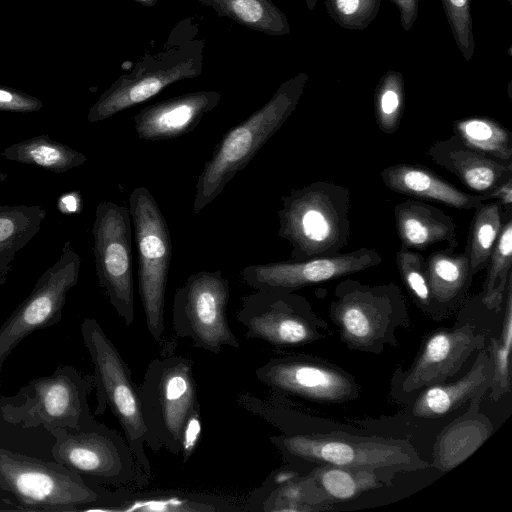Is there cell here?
Segmentation results:
<instances>
[{
	"mask_svg": "<svg viewBox=\"0 0 512 512\" xmlns=\"http://www.w3.org/2000/svg\"><path fill=\"white\" fill-rule=\"evenodd\" d=\"M139 388L147 446L189 455L200 432V405L191 359L163 353L147 366Z\"/></svg>",
	"mask_w": 512,
	"mask_h": 512,
	"instance_id": "6da1fadb",
	"label": "cell"
},
{
	"mask_svg": "<svg viewBox=\"0 0 512 512\" xmlns=\"http://www.w3.org/2000/svg\"><path fill=\"white\" fill-rule=\"evenodd\" d=\"M205 40L199 23L186 17L171 29L162 49L147 53L127 73H122L90 107L87 119L94 123L140 104L167 86L200 76L204 67Z\"/></svg>",
	"mask_w": 512,
	"mask_h": 512,
	"instance_id": "7a4b0ae2",
	"label": "cell"
},
{
	"mask_svg": "<svg viewBox=\"0 0 512 512\" xmlns=\"http://www.w3.org/2000/svg\"><path fill=\"white\" fill-rule=\"evenodd\" d=\"M308 80L301 72L281 83L272 97L216 144L195 186L193 213H200L243 170L295 110Z\"/></svg>",
	"mask_w": 512,
	"mask_h": 512,
	"instance_id": "3957f363",
	"label": "cell"
},
{
	"mask_svg": "<svg viewBox=\"0 0 512 512\" xmlns=\"http://www.w3.org/2000/svg\"><path fill=\"white\" fill-rule=\"evenodd\" d=\"M278 235L291 245L288 260L332 256L350 237L349 190L332 181H316L281 197Z\"/></svg>",
	"mask_w": 512,
	"mask_h": 512,
	"instance_id": "277c9868",
	"label": "cell"
},
{
	"mask_svg": "<svg viewBox=\"0 0 512 512\" xmlns=\"http://www.w3.org/2000/svg\"><path fill=\"white\" fill-rule=\"evenodd\" d=\"M84 346L93 364L97 404L94 416L109 408L120 424L135 461L138 488L151 479V464L145 451L148 434L143 421L139 388L132 372L98 321L86 317L80 326Z\"/></svg>",
	"mask_w": 512,
	"mask_h": 512,
	"instance_id": "5b68a950",
	"label": "cell"
},
{
	"mask_svg": "<svg viewBox=\"0 0 512 512\" xmlns=\"http://www.w3.org/2000/svg\"><path fill=\"white\" fill-rule=\"evenodd\" d=\"M0 492L15 511L78 512L101 505L106 490L55 460L0 447Z\"/></svg>",
	"mask_w": 512,
	"mask_h": 512,
	"instance_id": "8992f818",
	"label": "cell"
},
{
	"mask_svg": "<svg viewBox=\"0 0 512 512\" xmlns=\"http://www.w3.org/2000/svg\"><path fill=\"white\" fill-rule=\"evenodd\" d=\"M93 376L71 365L30 380L13 396L0 397V426L20 429H79L94 418L88 396Z\"/></svg>",
	"mask_w": 512,
	"mask_h": 512,
	"instance_id": "52a82bcc",
	"label": "cell"
},
{
	"mask_svg": "<svg viewBox=\"0 0 512 512\" xmlns=\"http://www.w3.org/2000/svg\"><path fill=\"white\" fill-rule=\"evenodd\" d=\"M281 432L270 436L269 440L288 460L392 472H411L429 467L409 442L402 439L296 430Z\"/></svg>",
	"mask_w": 512,
	"mask_h": 512,
	"instance_id": "ba28073f",
	"label": "cell"
},
{
	"mask_svg": "<svg viewBox=\"0 0 512 512\" xmlns=\"http://www.w3.org/2000/svg\"><path fill=\"white\" fill-rule=\"evenodd\" d=\"M138 255V285L146 326L155 342L164 335V304L172 242L165 217L156 200L144 186L129 196Z\"/></svg>",
	"mask_w": 512,
	"mask_h": 512,
	"instance_id": "9c48e42d",
	"label": "cell"
},
{
	"mask_svg": "<svg viewBox=\"0 0 512 512\" xmlns=\"http://www.w3.org/2000/svg\"><path fill=\"white\" fill-rule=\"evenodd\" d=\"M48 432L54 437L52 459L78 474L87 484L135 482V461L125 437L95 417L79 429L57 427Z\"/></svg>",
	"mask_w": 512,
	"mask_h": 512,
	"instance_id": "30bf717a",
	"label": "cell"
},
{
	"mask_svg": "<svg viewBox=\"0 0 512 512\" xmlns=\"http://www.w3.org/2000/svg\"><path fill=\"white\" fill-rule=\"evenodd\" d=\"M230 284L222 271H199L175 291L172 324L177 337L212 354L224 347L239 348L226 317Z\"/></svg>",
	"mask_w": 512,
	"mask_h": 512,
	"instance_id": "8fae6325",
	"label": "cell"
},
{
	"mask_svg": "<svg viewBox=\"0 0 512 512\" xmlns=\"http://www.w3.org/2000/svg\"><path fill=\"white\" fill-rule=\"evenodd\" d=\"M334 294L331 318L342 340L353 348L376 351L392 324L407 320L403 295L394 282L371 286L346 279L336 286Z\"/></svg>",
	"mask_w": 512,
	"mask_h": 512,
	"instance_id": "7c38bea8",
	"label": "cell"
},
{
	"mask_svg": "<svg viewBox=\"0 0 512 512\" xmlns=\"http://www.w3.org/2000/svg\"><path fill=\"white\" fill-rule=\"evenodd\" d=\"M131 221L129 208L102 201L92 227L99 285L127 326L134 321Z\"/></svg>",
	"mask_w": 512,
	"mask_h": 512,
	"instance_id": "4fadbf2b",
	"label": "cell"
},
{
	"mask_svg": "<svg viewBox=\"0 0 512 512\" xmlns=\"http://www.w3.org/2000/svg\"><path fill=\"white\" fill-rule=\"evenodd\" d=\"M80 266L79 254L67 241L58 260L0 326V388L3 364L14 348L35 331L61 321L67 294L78 282Z\"/></svg>",
	"mask_w": 512,
	"mask_h": 512,
	"instance_id": "5bb4252c",
	"label": "cell"
},
{
	"mask_svg": "<svg viewBox=\"0 0 512 512\" xmlns=\"http://www.w3.org/2000/svg\"><path fill=\"white\" fill-rule=\"evenodd\" d=\"M237 320L249 339L278 348L296 347L321 337L319 320L307 300L293 292L255 290L242 299Z\"/></svg>",
	"mask_w": 512,
	"mask_h": 512,
	"instance_id": "9a60e30c",
	"label": "cell"
},
{
	"mask_svg": "<svg viewBox=\"0 0 512 512\" xmlns=\"http://www.w3.org/2000/svg\"><path fill=\"white\" fill-rule=\"evenodd\" d=\"M381 262L382 257L375 249L364 247L332 256L249 265L240 271V276L255 290L294 292L372 268Z\"/></svg>",
	"mask_w": 512,
	"mask_h": 512,
	"instance_id": "2e32d148",
	"label": "cell"
},
{
	"mask_svg": "<svg viewBox=\"0 0 512 512\" xmlns=\"http://www.w3.org/2000/svg\"><path fill=\"white\" fill-rule=\"evenodd\" d=\"M257 379L273 392L317 402H344L358 396L353 378L344 371L305 356L268 360L255 371Z\"/></svg>",
	"mask_w": 512,
	"mask_h": 512,
	"instance_id": "e0dca14e",
	"label": "cell"
},
{
	"mask_svg": "<svg viewBox=\"0 0 512 512\" xmlns=\"http://www.w3.org/2000/svg\"><path fill=\"white\" fill-rule=\"evenodd\" d=\"M484 337L468 323L453 330H440L427 338L401 383L403 392L442 384L454 376L472 354L483 347Z\"/></svg>",
	"mask_w": 512,
	"mask_h": 512,
	"instance_id": "ac0fdd59",
	"label": "cell"
},
{
	"mask_svg": "<svg viewBox=\"0 0 512 512\" xmlns=\"http://www.w3.org/2000/svg\"><path fill=\"white\" fill-rule=\"evenodd\" d=\"M221 99L217 91L200 90L145 106L133 117L136 134L147 141L181 137L192 132Z\"/></svg>",
	"mask_w": 512,
	"mask_h": 512,
	"instance_id": "d6986e66",
	"label": "cell"
},
{
	"mask_svg": "<svg viewBox=\"0 0 512 512\" xmlns=\"http://www.w3.org/2000/svg\"><path fill=\"white\" fill-rule=\"evenodd\" d=\"M428 157L445 168L468 189L478 194L490 191L512 178V163L497 162L464 145L455 135L437 140L427 149Z\"/></svg>",
	"mask_w": 512,
	"mask_h": 512,
	"instance_id": "ffe728a7",
	"label": "cell"
},
{
	"mask_svg": "<svg viewBox=\"0 0 512 512\" xmlns=\"http://www.w3.org/2000/svg\"><path fill=\"white\" fill-rule=\"evenodd\" d=\"M391 191L421 200H429L460 210H474L483 201L479 194L457 188L433 170L418 163H399L380 172Z\"/></svg>",
	"mask_w": 512,
	"mask_h": 512,
	"instance_id": "44dd1931",
	"label": "cell"
},
{
	"mask_svg": "<svg viewBox=\"0 0 512 512\" xmlns=\"http://www.w3.org/2000/svg\"><path fill=\"white\" fill-rule=\"evenodd\" d=\"M393 212L402 248L424 251L441 242L451 249L458 246L455 222L434 205L409 199L397 203Z\"/></svg>",
	"mask_w": 512,
	"mask_h": 512,
	"instance_id": "7402d4cb",
	"label": "cell"
},
{
	"mask_svg": "<svg viewBox=\"0 0 512 512\" xmlns=\"http://www.w3.org/2000/svg\"><path fill=\"white\" fill-rule=\"evenodd\" d=\"M492 376L491 356L489 352L482 350L472 368L456 382L427 386L417 397L413 413L421 418L443 417L467 401L482 397L490 389Z\"/></svg>",
	"mask_w": 512,
	"mask_h": 512,
	"instance_id": "603a6c76",
	"label": "cell"
},
{
	"mask_svg": "<svg viewBox=\"0 0 512 512\" xmlns=\"http://www.w3.org/2000/svg\"><path fill=\"white\" fill-rule=\"evenodd\" d=\"M481 397H476L469 410L446 426L433 446V466L449 472L471 456L490 437L493 426L479 412Z\"/></svg>",
	"mask_w": 512,
	"mask_h": 512,
	"instance_id": "cb8c5ba5",
	"label": "cell"
},
{
	"mask_svg": "<svg viewBox=\"0 0 512 512\" xmlns=\"http://www.w3.org/2000/svg\"><path fill=\"white\" fill-rule=\"evenodd\" d=\"M425 264L435 315L457 306L473 278L467 254L446 247L431 253Z\"/></svg>",
	"mask_w": 512,
	"mask_h": 512,
	"instance_id": "d4e9b609",
	"label": "cell"
},
{
	"mask_svg": "<svg viewBox=\"0 0 512 512\" xmlns=\"http://www.w3.org/2000/svg\"><path fill=\"white\" fill-rule=\"evenodd\" d=\"M287 471H275L250 496L247 510L311 511L323 500L325 493L309 475L292 479Z\"/></svg>",
	"mask_w": 512,
	"mask_h": 512,
	"instance_id": "484cf974",
	"label": "cell"
},
{
	"mask_svg": "<svg viewBox=\"0 0 512 512\" xmlns=\"http://www.w3.org/2000/svg\"><path fill=\"white\" fill-rule=\"evenodd\" d=\"M46 216L40 205H0V287L6 283L17 253L40 231Z\"/></svg>",
	"mask_w": 512,
	"mask_h": 512,
	"instance_id": "4316f807",
	"label": "cell"
},
{
	"mask_svg": "<svg viewBox=\"0 0 512 512\" xmlns=\"http://www.w3.org/2000/svg\"><path fill=\"white\" fill-rule=\"evenodd\" d=\"M0 155L9 161L34 165L54 173L82 166L87 157L79 151L44 134L16 142Z\"/></svg>",
	"mask_w": 512,
	"mask_h": 512,
	"instance_id": "83f0119b",
	"label": "cell"
},
{
	"mask_svg": "<svg viewBox=\"0 0 512 512\" xmlns=\"http://www.w3.org/2000/svg\"><path fill=\"white\" fill-rule=\"evenodd\" d=\"M219 17L228 18L251 30L270 36L290 32L286 15L272 0H197Z\"/></svg>",
	"mask_w": 512,
	"mask_h": 512,
	"instance_id": "f1b7e54d",
	"label": "cell"
},
{
	"mask_svg": "<svg viewBox=\"0 0 512 512\" xmlns=\"http://www.w3.org/2000/svg\"><path fill=\"white\" fill-rule=\"evenodd\" d=\"M455 135L468 148L497 162L512 163V136L498 121L489 117H469L452 124Z\"/></svg>",
	"mask_w": 512,
	"mask_h": 512,
	"instance_id": "f546056e",
	"label": "cell"
},
{
	"mask_svg": "<svg viewBox=\"0 0 512 512\" xmlns=\"http://www.w3.org/2000/svg\"><path fill=\"white\" fill-rule=\"evenodd\" d=\"M509 212L505 211L498 202L486 203L485 201L474 208L464 251L468 256L472 276L486 267Z\"/></svg>",
	"mask_w": 512,
	"mask_h": 512,
	"instance_id": "4dcf8cb0",
	"label": "cell"
},
{
	"mask_svg": "<svg viewBox=\"0 0 512 512\" xmlns=\"http://www.w3.org/2000/svg\"><path fill=\"white\" fill-rule=\"evenodd\" d=\"M379 470L321 465L311 471L310 476L329 498L345 501L365 491L386 485Z\"/></svg>",
	"mask_w": 512,
	"mask_h": 512,
	"instance_id": "1f68e13d",
	"label": "cell"
},
{
	"mask_svg": "<svg viewBox=\"0 0 512 512\" xmlns=\"http://www.w3.org/2000/svg\"><path fill=\"white\" fill-rule=\"evenodd\" d=\"M512 264V214L507 213L498 239L488 259L486 277L480 301L493 311H499L503 304L506 285Z\"/></svg>",
	"mask_w": 512,
	"mask_h": 512,
	"instance_id": "d6a6232c",
	"label": "cell"
},
{
	"mask_svg": "<svg viewBox=\"0 0 512 512\" xmlns=\"http://www.w3.org/2000/svg\"><path fill=\"white\" fill-rule=\"evenodd\" d=\"M504 317L500 339L490 338L489 354L493 364L490 399L499 400L511 390L509 355L512 344V274L504 294Z\"/></svg>",
	"mask_w": 512,
	"mask_h": 512,
	"instance_id": "836d02e7",
	"label": "cell"
},
{
	"mask_svg": "<svg viewBox=\"0 0 512 512\" xmlns=\"http://www.w3.org/2000/svg\"><path fill=\"white\" fill-rule=\"evenodd\" d=\"M375 119L385 134L395 133L404 111V85L402 75L389 71L383 76L374 94Z\"/></svg>",
	"mask_w": 512,
	"mask_h": 512,
	"instance_id": "e575fe53",
	"label": "cell"
},
{
	"mask_svg": "<svg viewBox=\"0 0 512 512\" xmlns=\"http://www.w3.org/2000/svg\"><path fill=\"white\" fill-rule=\"evenodd\" d=\"M396 264L401 279L416 304L424 312L435 315L424 257L416 250L400 247L396 253Z\"/></svg>",
	"mask_w": 512,
	"mask_h": 512,
	"instance_id": "d590c367",
	"label": "cell"
},
{
	"mask_svg": "<svg viewBox=\"0 0 512 512\" xmlns=\"http://www.w3.org/2000/svg\"><path fill=\"white\" fill-rule=\"evenodd\" d=\"M380 0H326L335 21L349 29L365 28L377 15Z\"/></svg>",
	"mask_w": 512,
	"mask_h": 512,
	"instance_id": "8d00e7d4",
	"label": "cell"
},
{
	"mask_svg": "<svg viewBox=\"0 0 512 512\" xmlns=\"http://www.w3.org/2000/svg\"><path fill=\"white\" fill-rule=\"evenodd\" d=\"M456 44L469 61L474 54L470 0H442Z\"/></svg>",
	"mask_w": 512,
	"mask_h": 512,
	"instance_id": "74e56055",
	"label": "cell"
},
{
	"mask_svg": "<svg viewBox=\"0 0 512 512\" xmlns=\"http://www.w3.org/2000/svg\"><path fill=\"white\" fill-rule=\"evenodd\" d=\"M43 107V103L37 97L22 92L18 89L0 85V111L30 113Z\"/></svg>",
	"mask_w": 512,
	"mask_h": 512,
	"instance_id": "f35d334b",
	"label": "cell"
},
{
	"mask_svg": "<svg viewBox=\"0 0 512 512\" xmlns=\"http://www.w3.org/2000/svg\"><path fill=\"white\" fill-rule=\"evenodd\" d=\"M479 197L483 202L496 199L505 211H512V178L498 184L490 191L479 194Z\"/></svg>",
	"mask_w": 512,
	"mask_h": 512,
	"instance_id": "ab89813d",
	"label": "cell"
},
{
	"mask_svg": "<svg viewBox=\"0 0 512 512\" xmlns=\"http://www.w3.org/2000/svg\"><path fill=\"white\" fill-rule=\"evenodd\" d=\"M400 11V20L403 28L409 31L418 15V0H390Z\"/></svg>",
	"mask_w": 512,
	"mask_h": 512,
	"instance_id": "60d3db41",
	"label": "cell"
},
{
	"mask_svg": "<svg viewBox=\"0 0 512 512\" xmlns=\"http://www.w3.org/2000/svg\"><path fill=\"white\" fill-rule=\"evenodd\" d=\"M81 199L77 193H68L62 195L59 199L58 207L62 213H76L80 209Z\"/></svg>",
	"mask_w": 512,
	"mask_h": 512,
	"instance_id": "b9f144b4",
	"label": "cell"
},
{
	"mask_svg": "<svg viewBox=\"0 0 512 512\" xmlns=\"http://www.w3.org/2000/svg\"><path fill=\"white\" fill-rule=\"evenodd\" d=\"M0 511H15L14 508L7 503L0 492Z\"/></svg>",
	"mask_w": 512,
	"mask_h": 512,
	"instance_id": "7bdbcfd3",
	"label": "cell"
},
{
	"mask_svg": "<svg viewBox=\"0 0 512 512\" xmlns=\"http://www.w3.org/2000/svg\"><path fill=\"white\" fill-rule=\"evenodd\" d=\"M137 3L145 6V7H153L157 4L158 0H134Z\"/></svg>",
	"mask_w": 512,
	"mask_h": 512,
	"instance_id": "ee69618b",
	"label": "cell"
},
{
	"mask_svg": "<svg viewBox=\"0 0 512 512\" xmlns=\"http://www.w3.org/2000/svg\"><path fill=\"white\" fill-rule=\"evenodd\" d=\"M306 2V5L308 6V8L310 10H313L314 9V6H315V3H316V0H304Z\"/></svg>",
	"mask_w": 512,
	"mask_h": 512,
	"instance_id": "f6af8a7d",
	"label": "cell"
},
{
	"mask_svg": "<svg viewBox=\"0 0 512 512\" xmlns=\"http://www.w3.org/2000/svg\"><path fill=\"white\" fill-rule=\"evenodd\" d=\"M8 175L2 171H0V182H3L7 179Z\"/></svg>",
	"mask_w": 512,
	"mask_h": 512,
	"instance_id": "bcb514c9",
	"label": "cell"
}]
</instances>
